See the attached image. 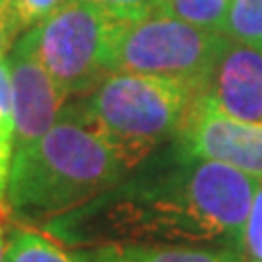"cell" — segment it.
Listing matches in <instances>:
<instances>
[{
	"mask_svg": "<svg viewBox=\"0 0 262 262\" xmlns=\"http://www.w3.org/2000/svg\"><path fill=\"white\" fill-rule=\"evenodd\" d=\"M232 0H162L160 11L196 29L223 33Z\"/></svg>",
	"mask_w": 262,
	"mask_h": 262,
	"instance_id": "12",
	"label": "cell"
},
{
	"mask_svg": "<svg viewBox=\"0 0 262 262\" xmlns=\"http://www.w3.org/2000/svg\"><path fill=\"white\" fill-rule=\"evenodd\" d=\"M22 35V29L18 27V20L11 11V5L0 11V61L11 53L15 39Z\"/></svg>",
	"mask_w": 262,
	"mask_h": 262,
	"instance_id": "17",
	"label": "cell"
},
{
	"mask_svg": "<svg viewBox=\"0 0 262 262\" xmlns=\"http://www.w3.org/2000/svg\"><path fill=\"white\" fill-rule=\"evenodd\" d=\"M241 253L243 262H262V182L258 184L251 199Z\"/></svg>",
	"mask_w": 262,
	"mask_h": 262,
	"instance_id": "14",
	"label": "cell"
},
{
	"mask_svg": "<svg viewBox=\"0 0 262 262\" xmlns=\"http://www.w3.org/2000/svg\"><path fill=\"white\" fill-rule=\"evenodd\" d=\"M177 149L262 182V127L232 118L201 90L194 92L186 110L177 131Z\"/></svg>",
	"mask_w": 262,
	"mask_h": 262,
	"instance_id": "6",
	"label": "cell"
},
{
	"mask_svg": "<svg viewBox=\"0 0 262 262\" xmlns=\"http://www.w3.org/2000/svg\"><path fill=\"white\" fill-rule=\"evenodd\" d=\"M5 247H7V241H5V234H3V223H0V262L5 258Z\"/></svg>",
	"mask_w": 262,
	"mask_h": 262,
	"instance_id": "18",
	"label": "cell"
},
{
	"mask_svg": "<svg viewBox=\"0 0 262 262\" xmlns=\"http://www.w3.org/2000/svg\"><path fill=\"white\" fill-rule=\"evenodd\" d=\"M63 3H68V0H11V11L18 20V27L24 33L46 20Z\"/></svg>",
	"mask_w": 262,
	"mask_h": 262,
	"instance_id": "15",
	"label": "cell"
},
{
	"mask_svg": "<svg viewBox=\"0 0 262 262\" xmlns=\"http://www.w3.org/2000/svg\"><path fill=\"white\" fill-rule=\"evenodd\" d=\"M103 9H107L110 13L118 15V18H142L153 11H160V3L162 0H90Z\"/></svg>",
	"mask_w": 262,
	"mask_h": 262,
	"instance_id": "16",
	"label": "cell"
},
{
	"mask_svg": "<svg viewBox=\"0 0 262 262\" xmlns=\"http://www.w3.org/2000/svg\"><path fill=\"white\" fill-rule=\"evenodd\" d=\"M118 20L90 0H68L33 27L37 53L66 96L92 92L110 72V42Z\"/></svg>",
	"mask_w": 262,
	"mask_h": 262,
	"instance_id": "5",
	"label": "cell"
},
{
	"mask_svg": "<svg viewBox=\"0 0 262 262\" xmlns=\"http://www.w3.org/2000/svg\"><path fill=\"white\" fill-rule=\"evenodd\" d=\"M258 179L175 149L173 162L125 177L85 206L51 221L72 247L206 245L243 249Z\"/></svg>",
	"mask_w": 262,
	"mask_h": 262,
	"instance_id": "1",
	"label": "cell"
},
{
	"mask_svg": "<svg viewBox=\"0 0 262 262\" xmlns=\"http://www.w3.org/2000/svg\"><path fill=\"white\" fill-rule=\"evenodd\" d=\"M229 39L223 33L196 29L168 13L120 18L112 33L110 72L173 77L201 88Z\"/></svg>",
	"mask_w": 262,
	"mask_h": 262,
	"instance_id": "4",
	"label": "cell"
},
{
	"mask_svg": "<svg viewBox=\"0 0 262 262\" xmlns=\"http://www.w3.org/2000/svg\"><path fill=\"white\" fill-rule=\"evenodd\" d=\"M129 175L81 105L61 112L33 144L13 153L7 206L31 219H59Z\"/></svg>",
	"mask_w": 262,
	"mask_h": 262,
	"instance_id": "2",
	"label": "cell"
},
{
	"mask_svg": "<svg viewBox=\"0 0 262 262\" xmlns=\"http://www.w3.org/2000/svg\"><path fill=\"white\" fill-rule=\"evenodd\" d=\"M9 5H11V0H0V11L7 9V7H9Z\"/></svg>",
	"mask_w": 262,
	"mask_h": 262,
	"instance_id": "19",
	"label": "cell"
},
{
	"mask_svg": "<svg viewBox=\"0 0 262 262\" xmlns=\"http://www.w3.org/2000/svg\"><path fill=\"white\" fill-rule=\"evenodd\" d=\"M223 35L262 51V0H232Z\"/></svg>",
	"mask_w": 262,
	"mask_h": 262,
	"instance_id": "13",
	"label": "cell"
},
{
	"mask_svg": "<svg viewBox=\"0 0 262 262\" xmlns=\"http://www.w3.org/2000/svg\"><path fill=\"white\" fill-rule=\"evenodd\" d=\"M9 57L11 101L15 125V151L39 140L63 112L66 96L46 70L37 53L35 31L29 29L15 39Z\"/></svg>",
	"mask_w": 262,
	"mask_h": 262,
	"instance_id": "7",
	"label": "cell"
},
{
	"mask_svg": "<svg viewBox=\"0 0 262 262\" xmlns=\"http://www.w3.org/2000/svg\"><path fill=\"white\" fill-rule=\"evenodd\" d=\"M15 153V125H13V101H11V75L9 57L0 61V208L7 203L11 162Z\"/></svg>",
	"mask_w": 262,
	"mask_h": 262,
	"instance_id": "11",
	"label": "cell"
},
{
	"mask_svg": "<svg viewBox=\"0 0 262 262\" xmlns=\"http://www.w3.org/2000/svg\"><path fill=\"white\" fill-rule=\"evenodd\" d=\"M196 90L199 85L186 79L107 72L81 110L131 173L177 138Z\"/></svg>",
	"mask_w": 262,
	"mask_h": 262,
	"instance_id": "3",
	"label": "cell"
},
{
	"mask_svg": "<svg viewBox=\"0 0 262 262\" xmlns=\"http://www.w3.org/2000/svg\"><path fill=\"white\" fill-rule=\"evenodd\" d=\"M3 262H77L48 236L27 227L11 229Z\"/></svg>",
	"mask_w": 262,
	"mask_h": 262,
	"instance_id": "10",
	"label": "cell"
},
{
	"mask_svg": "<svg viewBox=\"0 0 262 262\" xmlns=\"http://www.w3.org/2000/svg\"><path fill=\"white\" fill-rule=\"evenodd\" d=\"M199 90L232 118L262 127V51L229 39Z\"/></svg>",
	"mask_w": 262,
	"mask_h": 262,
	"instance_id": "8",
	"label": "cell"
},
{
	"mask_svg": "<svg viewBox=\"0 0 262 262\" xmlns=\"http://www.w3.org/2000/svg\"><path fill=\"white\" fill-rule=\"evenodd\" d=\"M77 262H243V253L206 245H101L75 253Z\"/></svg>",
	"mask_w": 262,
	"mask_h": 262,
	"instance_id": "9",
	"label": "cell"
}]
</instances>
